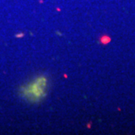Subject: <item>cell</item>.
Wrapping results in <instances>:
<instances>
[{
  "mask_svg": "<svg viewBox=\"0 0 135 135\" xmlns=\"http://www.w3.org/2000/svg\"><path fill=\"white\" fill-rule=\"evenodd\" d=\"M49 85V80L47 76H40L33 81L25 83L20 88V95L23 98L30 102L41 101L47 96Z\"/></svg>",
  "mask_w": 135,
  "mask_h": 135,
  "instance_id": "6da1fadb",
  "label": "cell"
},
{
  "mask_svg": "<svg viewBox=\"0 0 135 135\" xmlns=\"http://www.w3.org/2000/svg\"><path fill=\"white\" fill-rule=\"evenodd\" d=\"M100 40H101V42H102V43H103V44H106V43L110 42L111 39L109 38V37H107V36H103V37H102Z\"/></svg>",
  "mask_w": 135,
  "mask_h": 135,
  "instance_id": "7a4b0ae2",
  "label": "cell"
},
{
  "mask_svg": "<svg viewBox=\"0 0 135 135\" xmlns=\"http://www.w3.org/2000/svg\"><path fill=\"white\" fill-rule=\"evenodd\" d=\"M23 36H24V34H17V35H16V37H23Z\"/></svg>",
  "mask_w": 135,
  "mask_h": 135,
  "instance_id": "3957f363",
  "label": "cell"
}]
</instances>
